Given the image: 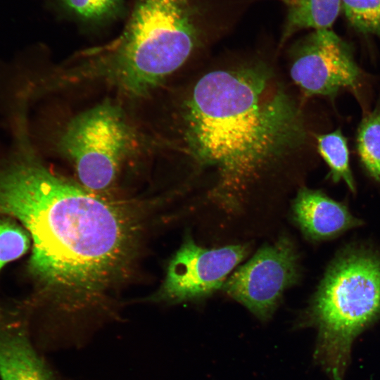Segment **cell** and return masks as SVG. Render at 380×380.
Listing matches in <instances>:
<instances>
[{
	"mask_svg": "<svg viewBox=\"0 0 380 380\" xmlns=\"http://www.w3.org/2000/svg\"><path fill=\"white\" fill-rule=\"evenodd\" d=\"M132 205L53 173L31 152L0 167V214L28 230L31 272L65 310L99 305L126 279L142 230Z\"/></svg>",
	"mask_w": 380,
	"mask_h": 380,
	"instance_id": "obj_1",
	"label": "cell"
},
{
	"mask_svg": "<svg viewBox=\"0 0 380 380\" xmlns=\"http://www.w3.org/2000/svg\"><path fill=\"white\" fill-rule=\"evenodd\" d=\"M180 127L184 152L215 176L211 197L228 210L308 134L300 105L261 63L204 74L182 104Z\"/></svg>",
	"mask_w": 380,
	"mask_h": 380,
	"instance_id": "obj_2",
	"label": "cell"
},
{
	"mask_svg": "<svg viewBox=\"0 0 380 380\" xmlns=\"http://www.w3.org/2000/svg\"><path fill=\"white\" fill-rule=\"evenodd\" d=\"M194 0H137L122 33L85 53L70 77L108 82L132 98L148 95L199 42Z\"/></svg>",
	"mask_w": 380,
	"mask_h": 380,
	"instance_id": "obj_3",
	"label": "cell"
},
{
	"mask_svg": "<svg viewBox=\"0 0 380 380\" xmlns=\"http://www.w3.org/2000/svg\"><path fill=\"white\" fill-rule=\"evenodd\" d=\"M379 318L380 255L351 248L331 262L298 324L317 330L315 360L343 380L355 339Z\"/></svg>",
	"mask_w": 380,
	"mask_h": 380,
	"instance_id": "obj_4",
	"label": "cell"
},
{
	"mask_svg": "<svg viewBox=\"0 0 380 380\" xmlns=\"http://www.w3.org/2000/svg\"><path fill=\"white\" fill-rule=\"evenodd\" d=\"M135 140L122 109L106 101L73 118L62 132L58 148L74 166L83 187L106 194Z\"/></svg>",
	"mask_w": 380,
	"mask_h": 380,
	"instance_id": "obj_5",
	"label": "cell"
},
{
	"mask_svg": "<svg viewBox=\"0 0 380 380\" xmlns=\"http://www.w3.org/2000/svg\"><path fill=\"white\" fill-rule=\"evenodd\" d=\"M300 278L299 255L288 235L264 245L236 269L222 289L262 322L270 319L284 291Z\"/></svg>",
	"mask_w": 380,
	"mask_h": 380,
	"instance_id": "obj_6",
	"label": "cell"
},
{
	"mask_svg": "<svg viewBox=\"0 0 380 380\" xmlns=\"http://www.w3.org/2000/svg\"><path fill=\"white\" fill-rule=\"evenodd\" d=\"M290 75L305 96L331 99L355 90L362 78L351 46L330 29L312 30L294 45Z\"/></svg>",
	"mask_w": 380,
	"mask_h": 380,
	"instance_id": "obj_7",
	"label": "cell"
},
{
	"mask_svg": "<svg viewBox=\"0 0 380 380\" xmlns=\"http://www.w3.org/2000/svg\"><path fill=\"white\" fill-rule=\"evenodd\" d=\"M249 251L248 244L205 248L187 236L170 260L165 279L153 300L179 303L210 296L222 287L229 274Z\"/></svg>",
	"mask_w": 380,
	"mask_h": 380,
	"instance_id": "obj_8",
	"label": "cell"
},
{
	"mask_svg": "<svg viewBox=\"0 0 380 380\" xmlns=\"http://www.w3.org/2000/svg\"><path fill=\"white\" fill-rule=\"evenodd\" d=\"M292 217L305 236L314 241L336 238L362 221L348 206L320 190L300 188L292 203Z\"/></svg>",
	"mask_w": 380,
	"mask_h": 380,
	"instance_id": "obj_9",
	"label": "cell"
},
{
	"mask_svg": "<svg viewBox=\"0 0 380 380\" xmlns=\"http://www.w3.org/2000/svg\"><path fill=\"white\" fill-rule=\"evenodd\" d=\"M0 380H55L27 326L0 311Z\"/></svg>",
	"mask_w": 380,
	"mask_h": 380,
	"instance_id": "obj_10",
	"label": "cell"
},
{
	"mask_svg": "<svg viewBox=\"0 0 380 380\" xmlns=\"http://www.w3.org/2000/svg\"><path fill=\"white\" fill-rule=\"evenodd\" d=\"M286 18L280 44L303 30L329 29L341 11V0H280Z\"/></svg>",
	"mask_w": 380,
	"mask_h": 380,
	"instance_id": "obj_11",
	"label": "cell"
},
{
	"mask_svg": "<svg viewBox=\"0 0 380 380\" xmlns=\"http://www.w3.org/2000/svg\"><path fill=\"white\" fill-rule=\"evenodd\" d=\"M319 155L329 168V177L334 182L343 181L349 189L355 191V182L350 166L347 139L340 129L316 136Z\"/></svg>",
	"mask_w": 380,
	"mask_h": 380,
	"instance_id": "obj_12",
	"label": "cell"
},
{
	"mask_svg": "<svg viewBox=\"0 0 380 380\" xmlns=\"http://www.w3.org/2000/svg\"><path fill=\"white\" fill-rule=\"evenodd\" d=\"M356 149L365 171L380 184V105L361 120L357 128Z\"/></svg>",
	"mask_w": 380,
	"mask_h": 380,
	"instance_id": "obj_13",
	"label": "cell"
},
{
	"mask_svg": "<svg viewBox=\"0 0 380 380\" xmlns=\"http://www.w3.org/2000/svg\"><path fill=\"white\" fill-rule=\"evenodd\" d=\"M70 13L80 20L100 23L115 20L125 11L124 0H59Z\"/></svg>",
	"mask_w": 380,
	"mask_h": 380,
	"instance_id": "obj_14",
	"label": "cell"
},
{
	"mask_svg": "<svg viewBox=\"0 0 380 380\" xmlns=\"http://www.w3.org/2000/svg\"><path fill=\"white\" fill-rule=\"evenodd\" d=\"M341 11L356 32L380 37V0H341Z\"/></svg>",
	"mask_w": 380,
	"mask_h": 380,
	"instance_id": "obj_15",
	"label": "cell"
},
{
	"mask_svg": "<svg viewBox=\"0 0 380 380\" xmlns=\"http://www.w3.org/2000/svg\"><path fill=\"white\" fill-rule=\"evenodd\" d=\"M29 246L30 240L24 230L8 219H0V269L23 255Z\"/></svg>",
	"mask_w": 380,
	"mask_h": 380,
	"instance_id": "obj_16",
	"label": "cell"
}]
</instances>
